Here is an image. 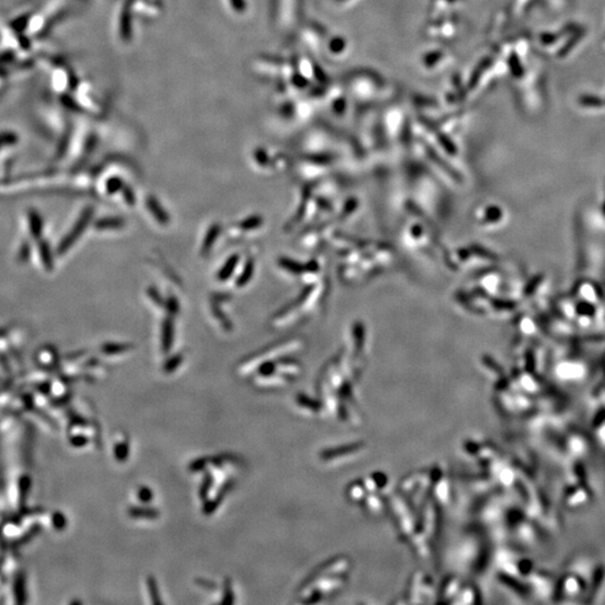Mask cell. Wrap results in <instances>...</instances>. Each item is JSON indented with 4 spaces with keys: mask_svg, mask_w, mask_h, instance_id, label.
<instances>
[{
    "mask_svg": "<svg viewBox=\"0 0 605 605\" xmlns=\"http://www.w3.org/2000/svg\"><path fill=\"white\" fill-rule=\"evenodd\" d=\"M173 335H174L173 322H172V320H165L163 323V328H162V346H163V350L165 352L169 351V349L172 348Z\"/></svg>",
    "mask_w": 605,
    "mask_h": 605,
    "instance_id": "1",
    "label": "cell"
},
{
    "mask_svg": "<svg viewBox=\"0 0 605 605\" xmlns=\"http://www.w3.org/2000/svg\"><path fill=\"white\" fill-rule=\"evenodd\" d=\"M147 206L149 208L152 214L156 217L159 223H162V224L168 223L169 217H168L166 212L163 210L162 206L159 205L158 201H156L154 198H148L147 199Z\"/></svg>",
    "mask_w": 605,
    "mask_h": 605,
    "instance_id": "2",
    "label": "cell"
},
{
    "mask_svg": "<svg viewBox=\"0 0 605 605\" xmlns=\"http://www.w3.org/2000/svg\"><path fill=\"white\" fill-rule=\"evenodd\" d=\"M238 262H239V256H237V254H233L231 258L226 260L224 266L222 267V269L219 272L217 278H219L220 280H226L228 278H230L233 272H235Z\"/></svg>",
    "mask_w": 605,
    "mask_h": 605,
    "instance_id": "3",
    "label": "cell"
},
{
    "mask_svg": "<svg viewBox=\"0 0 605 605\" xmlns=\"http://www.w3.org/2000/svg\"><path fill=\"white\" fill-rule=\"evenodd\" d=\"M123 225H124V221L120 219H115V217H112V219H111V217H109V219H102L95 223V226H97L99 230L120 229Z\"/></svg>",
    "mask_w": 605,
    "mask_h": 605,
    "instance_id": "4",
    "label": "cell"
},
{
    "mask_svg": "<svg viewBox=\"0 0 605 605\" xmlns=\"http://www.w3.org/2000/svg\"><path fill=\"white\" fill-rule=\"evenodd\" d=\"M253 269H254V266H253L252 261H248L246 263L245 268H243L241 275L239 276V278L237 279V285L239 286V287H242V286H245V285L248 284V281L250 280L251 277H252Z\"/></svg>",
    "mask_w": 605,
    "mask_h": 605,
    "instance_id": "5",
    "label": "cell"
},
{
    "mask_svg": "<svg viewBox=\"0 0 605 605\" xmlns=\"http://www.w3.org/2000/svg\"><path fill=\"white\" fill-rule=\"evenodd\" d=\"M219 232H220V229L217 225H214L211 228V230L208 232V235H206V238H205L204 243H203V252L206 253L212 248L214 241L216 240L217 235H219Z\"/></svg>",
    "mask_w": 605,
    "mask_h": 605,
    "instance_id": "6",
    "label": "cell"
},
{
    "mask_svg": "<svg viewBox=\"0 0 605 605\" xmlns=\"http://www.w3.org/2000/svg\"><path fill=\"white\" fill-rule=\"evenodd\" d=\"M261 219H260L259 216H252V217H249L248 220L243 221L241 223V228L243 230H251V229H256L260 224H261Z\"/></svg>",
    "mask_w": 605,
    "mask_h": 605,
    "instance_id": "7",
    "label": "cell"
},
{
    "mask_svg": "<svg viewBox=\"0 0 605 605\" xmlns=\"http://www.w3.org/2000/svg\"><path fill=\"white\" fill-rule=\"evenodd\" d=\"M130 348L127 347V346H123V344H109V346H105L103 348V351L111 355V354H116V353H119V352H124L127 351V350H129Z\"/></svg>",
    "mask_w": 605,
    "mask_h": 605,
    "instance_id": "8",
    "label": "cell"
},
{
    "mask_svg": "<svg viewBox=\"0 0 605 605\" xmlns=\"http://www.w3.org/2000/svg\"><path fill=\"white\" fill-rule=\"evenodd\" d=\"M107 190L110 194H115L123 190V182L119 178H111L107 184Z\"/></svg>",
    "mask_w": 605,
    "mask_h": 605,
    "instance_id": "9",
    "label": "cell"
},
{
    "mask_svg": "<svg viewBox=\"0 0 605 605\" xmlns=\"http://www.w3.org/2000/svg\"><path fill=\"white\" fill-rule=\"evenodd\" d=\"M137 497L142 502H149L152 500V498H153V493H152L149 487L142 486V487H140L139 490H138Z\"/></svg>",
    "mask_w": 605,
    "mask_h": 605,
    "instance_id": "10",
    "label": "cell"
},
{
    "mask_svg": "<svg viewBox=\"0 0 605 605\" xmlns=\"http://www.w3.org/2000/svg\"><path fill=\"white\" fill-rule=\"evenodd\" d=\"M115 450L116 455L118 456V458H121V460H124L127 456V452H128V445L124 442L118 443V446H116Z\"/></svg>",
    "mask_w": 605,
    "mask_h": 605,
    "instance_id": "11",
    "label": "cell"
},
{
    "mask_svg": "<svg viewBox=\"0 0 605 605\" xmlns=\"http://www.w3.org/2000/svg\"><path fill=\"white\" fill-rule=\"evenodd\" d=\"M124 196H125V200L127 201V203L132 205L135 203V196L134 193H132V191L129 188H125L124 190Z\"/></svg>",
    "mask_w": 605,
    "mask_h": 605,
    "instance_id": "12",
    "label": "cell"
},
{
    "mask_svg": "<svg viewBox=\"0 0 605 605\" xmlns=\"http://www.w3.org/2000/svg\"><path fill=\"white\" fill-rule=\"evenodd\" d=\"M180 359H182V358H180L179 355H178V357H175V358H174V359L171 361V362H169V363L167 364V368H166V369H167V371H172V370H174V369H176V368L178 367V365H179Z\"/></svg>",
    "mask_w": 605,
    "mask_h": 605,
    "instance_id": "13",
    "label": "cell"
},
{
    "mask_svg": "<svg viewBox=\"0 0 605 605\" xmlns=\"http://www.w3.org/2000/svg\"><path fill=\"white\" fill-rule=\"evenodd\" d=\"M167 304L169 306V311H171L173 313V314H175V313L178 312V304H177V300L176 299H174V298L169 299Z\"/></svg>",
    "mask_w": 605,
    "mask_h": 605,
    "instance_id": "14",
    "label": "cell"
}]
</instances>
